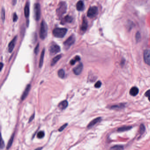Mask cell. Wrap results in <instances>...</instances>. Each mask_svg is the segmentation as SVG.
<instances>
[{
	"label": "cell",
	"instance_id": "1",
	"mask_svg": "<svg viewBox=\"0 0 150 150\" xmlns=\"http://www.w3.org/2000/svg\"><path fill=\"white\" fill-rule=\"evenodd\" d=\"M67 9V5L65 2H61L59 3L56 10L57 15L58 17H61L62 15L66 12Z\"/></svg>",
	"mask_w": 150,
	"mask_h": 150
},
{
	"label": "cell",
	"instance_id": "2",
	"mask_svg": "<svg viewBox=\"0 0 150 150\" xmlns=\"http://www.w3.org/2000/svg\"><path fill=\"white\" fill-rule=\"evenodd\" d=\"M67 30L65 28H56L53 30V35L57 38H63L66 34Z\"/></svg>",
	"mask_w": 150,
	"mask_h": 150
},
{
	"label": "cell",
	"instance_id": "3",
	"mask_svg": "<svg viewBox=\"0 0 150 150\" xmlns=\"http://www.w3.org/2000/svg\"><path fill=\"white\" fill-rule=\"evenodd\" d=\"M48 33V27L44 21H42L41 24L40 30L39 35L40 38L42 40H44L47 37Z\"/></svg>",
	"mask_w": 150,
	"mask_h": 150
},
{
	"label": "cell",
	"instance_id": "4",
	"mask_svg": "<svg viewBox=\"0 0 150 150\" xmlns=\"http://www.w3.org/2000/svg\"><path fill=\"white\" fill-rule=\"evenodd\" d=\"M98 12V7L96 6H93L89 7L87 12V16L89 18H93L97 15Z\"/></svg>",
	"mask_w": 150,
	"mask_h": 150
},
{
	"label": "cell",
	"instance_id": "5",
	"mask_svg": "<svg viewBox=\"0 0 150 150\" xmlns=\"http://www.w3.org/2000/svg\"><path fill=\"white\" fill-rule=\"evenodd\" d=\"M75 41V37L74 36V35H73L71 36L64 43L65 49H69V48L71 47L72 44H74Z\"/></svg>",
	"mask_w": 150,
	"mask_h": 150
},
{
	"label": "cell",
	"instance_id": "6",
	"mask_svg": "<svg viewBox=\"0 0 150 150\" xmlns=\"http://www.w3.org/2000/svg\"><path fill=\"white\" fill-rule=\"evenodd\" d=\"M34 12L35 20L38 21L40 20L41 17V7L39 4L37 3L35 4L34 7Z\"/></svg>",
	"mask_w": 150,
	"mask_h": 150
},
{
	"label": "cell",
	"instance_id": "7",
	"mask_svg": "<svg viewBox=\"0 0 150 150\" xmlns=\"http://www.w3.org/2000/svg\"><path fill=\"white\" fill-rule=\"evenodd\" d=\"M143 59L145 63L150 66V50H145L143 53Z\"/></svg>",
	"mask_w": 150,
	"mask_h": 150
},
{
	"label": "cell",
	"instance_id": "8",
	"mask_svg": "<svg viewBox=\"0 0 150 150\" xmlns=\"http://www.w3.org/2000/svg\"><path fill=\"white\" fill-rule=\"evenodd\" d=\"M49 51L51 54L54 55L59 52L60 51V48L57 44H52L50 48Z\"/></svg>",
	"mask_w": 150,
	"mask_h": 150
},
{
	"label": "cell",
	"instance_id": "9",
	"mask_svg": "<svg viewBox=\"0 0 150 150\" xmlns=\"http://www.w3.org/2000/svg\"><path fill=\"white\" fill-rule=\"evenodd\" d=\"M83 65L82 63H80L78 65V66H76L75 68L73 69V71L74 74H76L77 75H79L81 74V72L83 70Z\"/></svg>",
	"mask_w": 150,
	"mask_h": 150
},
{
	"label": "cell",
	"instance_id": "10",
	"mask_svg": "<svg viewBox=\"0 0 150 150\" xmlns=\"http://www.w3.org/2000/svg\"><path fill=\"white\" fill-rule=\"evenodd\" d=\"M17 40V36L15 37L11 41V42L9 43V44H8V52H12V51L13 50V49L15 47V44L16 43V41Z\"/></svg>",
	"mask_w": 150,
	"mask_h": 150
},
{
	"label": "cell",
	"instance_id": "11",
	"mask_svg": "<svg viewBox=\"0 0 150 150\" xmlns=\"http://www.w3.org/2000/svg\"><path fill=\"white\" fill-rule=\"evenodd\" d=\"M30 88H31L30 85H28L27 87H26L24 92L23 93L22 96H21V99H22V100H23L27 97L28 95V93H29L30 92Z\"/></svg>",
	"mask_w": 150,
	"mask_h": 150
},
{
	"label": "cell",
	"instance_id": "12",
	"mask_svg": "<svg viewBox=\"0 0 150 150\" xmlns=\"http://www.w3.org/2000/svg\"><path fill=\"white\" fill-rule=\"evenodd\" d=\"M73 21V18L69 15H66L63 18L61 21V23L65 24L67 23H71Z\"/></svg>",
	"mask_w": 150,
	"mask_h": 150
},
{
	"label": "cell",
	"instance_id": "13",
	"mask_svg": "<svg viewBox=\"0 0 150 150\" xmlns=\"http://www.w3.org/2000/svg\"><path fill=\"white\" fill-rule=\"evenodd\" d=\"M88 22L87 20L86 19V18L84 17L83 19L82 22L81 24V31L85 32L86 31L87 28H88Z\"/></svg>",
	"mask_w": 150,
	"mask_h": 150
},
{
	"label": "cell",
	"instance_id": "14",
	"mask_svg": "<svg viewBox=\"0 0 150 150\" xmlns=\"http://www.w3.org/2000/svg\"><path fill=\"white\" fill-rule=\"evenodd\" d=\"M101 121V118L99 117L97 118H95L90 123H89L88 125V128H90L93 127L94 125H95L97 123L100 122Z\"/></svg>",
	"mask_w": 150,
	"mask_h": 150
},
{
	"label": "cell",
	"instance_id": "15",
	"mask_svg": "<svg viewBox=\"0 0 150 150\" xmlns=\"http://www.w3.org/2000/svg\"><path fill=\"white\" fill-rule=\"evenodd\" d=\"M76 8L79 11H82L84 10L85 5L83 1L80 0L76 4Z\"/></svg>",
	"mask_w": 150,
	"mask_h": 150
},
{
	"label": "cell",
	"instance_id": "16",
	"mask_svg": "<svg viewBox=\"0 0 150 150\" xmlns=\"http://www.w3.org/2000/svg\"><path fill=\"white\" fill-rule=\"evenodd\" d=\"M139 89L136 87H133L130 90L129 93L131 96H136L139 93Z\"/></svg>",
	"mask_w": 150,
	"mask_h": 150
},
{
	"label": "cell",
	"instance_id": "17",
	"mask_svg": "<svg viewBox=\"0 0 150 150\" xmlns=\"http://www.w3.org/2000/svg\"><path fill=\"white\" fill-rule=\"evenodd\" d=\"M68 102L66 100H64V101H62L59 104V107L61 110L65 109L68 106Z\"/></svg>",
	"mask_w": 150,
	"mask_h": 150
},
{
	"label": "cell",
	"instance_id": "18",
	"mask_svg": "<svg viewBox=\"0 0 150 150\" xmlns=\"http://www.w3.org/2000/svg\"><path fill=\"white\" fill-rule=\"evenodd\" d=\"M30 14V7L29 3H27L24 7V15L25 17L28 18Z\"/></svg>",
	"mask_w": 150,
	"mask_h": 150
},
{
	"label": "cell",
	"instance_id": "19",
	"mask_svg": "<svg viewBox=\"0 0 150 150\" xmlns=\"http://www.w3.org/2000/svg\"><path fill=\"white\" fill-rule=\"evenodd\" d=\"M44 52L45 50L44 49H43L42 50V53L41 55V57H40V59L39 64V66L40 68H41L43 66V61H44Z\"/></svg>",
	"mask_w": 150,
	"mask_h": 150
},
{
	"label": "cell",
	"instance_id": "20",
	"mask_svg": "<svg viewBox=\"0 0 150 150\" xmlns=\"http://www.w3.org/2000/svg\"><path fill=\"white\" fill-rule=\"evenodd\" d=\"M61 57L62 56L61 55H59L57 56L56 57H55L52 60L51 63V65L52 66H54V65L56 64L57 62L58 61L59 59H61Z\"/></svg>",
	"mask_w": 150,
	"mask_h": 150
},
{
	"label": "cell",
	"instance_id": "21",
	"mask_svg": "<svg viewBox=\"0 0 150 150\" xmlns=\"http://www.w3.org/2000/svg\"><path fill=\"white\" fill-rule=\"evenodd\" d=\"M132 128V126H123L122 127L118 128V132H124V131H126L130 130Z\"/></svg>",
	"mask_w": 150,
	"mask_h": 150
},
{
	"label": "cell",
	"instance_id": "22",
	"mask_svg": "<svg viewBox=\"0 0 150 150\" xmlns=\"http://www.w3.org/2000/svg\"><path fill=\"white\" fill-rule=\"evenodd\" d=\"M58 75L61 79H64L65 77V72L63 69H60L58 72Z\"/></svg>",
	"mask_w": 150,
	"mask_h": 150
},
{
	"label": "cell",
	"instance_id": "23",
	"mask_svg": "<svg viewBox=\"0 0 150 150\" xmlns=\"http://www.w3.org/2000/svg\"><path fill=\"white\" fill-rule=\"evenodd\" d=\"M14 137V135H13L12 136V137L10 138L9 140L8 141V143H7V149H9V148L11 147V146H12V143L13 142Z\"/></svg>",
	"mask_w": 150,
	"mask_h": 150
},
{
	"label": "cell",
	"instance_id": "24",
	"mask_svg": "<svg viewBox=\"0 0 150 150\" xmlns=\"http://www.w3.org/2000/svg\"><path fill=\"white\" fill-rule=\"evenodd\" d=\"M80 59H81V58L79 56H76V57H75V58H74V59H72L70 61V64L72 65H73L74 64H75L76 62L80 61Z\"/></svg>",
	"mask_w": 150,
	"mask_h": 150
},
{
	"label": "cell",
	"instance_id": "25",
	"mask_svg": "<svg viewBox=\"0 0 150 150\" xmlns=\"http://www.w3.org/2000/svg\"><path fill=\"white\" fill-rule=\"evenodd\" d=\"M5 10L4 7H2V8L1 9V19L2 20V21L3 22H4L5 20Z\"/></svg>",
	"mask_w": 150,
	"mask_h": 150
},
{
	"label": "cell",
	"instance_id": "26",
	"mask_svg": "<svg viewBox=\"0 0 150 150\" xmlns=\"http://www.w3.org/2000/svg\"><path fill=\"white\" fill-rule=\"evenodd\" d=\"M125 105L123 104H119L118 105H114V106H112L111 107V109H121V108H123L124 107Z\"/></svg>",
	"mask_w": 150,
	"mask_h": 150
},
{
	"label": "cell",
	"instance_id": "27",
	"mask_svg": "<svg viewBox=\"0 0 150 150\" xmlns=\"http://www.w3.org/2000/svg\"><path fill=\"white\" fill-rule=\"evenodd\" d=\"M44 133L43 131H40L37 134V137L39 139H42L44 137Z\"/></svg>",
	"mask_w": 150,
	"mask_h": 150
},
{
	"label": "cell",
	"instance_id": "28",
	"mask_svg": "<svg viewBox=\"0 0 150 150\" xmlns=\"http://www.w3.org/2000/svg\"><path fill=\"white\" fill-rule=\"evenodd\" d=\"M145 127L143 125L141 124L140 126V133L141 134H143L144 132H145Z\"/></svg>",
	"mask_w": 150,
	"mask_h": 150
},
{
	"label": "cell",
	"instance_id": "29",
	"mask_svg": "<svg viewBox=\"0 0 150 150\" xmlns=\"http://www.w3.org/2000/svg\"><path fill=\"white\" fill-rule=\"evenodd\" d=\"M111 149L112 150H121V149H123V147L121 146L117 145V146H114L112 148H111Z\"/></svg>",
	"mask_w": 150,
	"mask_h": 150
},
{
	"label": "cell",
	"instance_id": "30",
	"mask_svg": "<svg viewBox=\"0 0 150 150\" xmlns=\"http://www.w3.org/2000/svg\"><path fill=\"white\" fill-rule=\"evenodd\" d=\"M136 41L137 42L140 41V40L141 39V35H140V33L139 32H137L136 35Z\"/></svg>",
	"mask_w": 150,
	"mask_h": 150
},
{
	"label": "cell",
	"instance_id": "31",
	"mask_svg": "<svg viewBox=\"0 0 150 150\" xmlns=\"http://www.w3.org/2000/svg\"><path fill=\"white\" fill-rule=\"evenodd\" d=\"M39 50V44H37L36 47L35 48V54L37 55L38 54Z\"/></svg>",
	"mask_w": 150,
	"mask_h": 150
},
{
	"label": "cell",
	"instance_id": "32",
	"mask_svg": "<svg viewBox=\"0 0 150 150\" xmlns=\"http://www.w3.org/2000/svg\"><path fill=\"white\" fill-rule=\"evenodd\" d=\"M102 83L100 81H98L95 85V87L96 88H99L101 87Z\"/></svg>",
	"mask_w": 150,
	"mask_h": 150
},
{
	"label": "cell",
	"instance_id": "33",
	"mask_svg": "<svg viewBox=\"0 0 150 150\" xmlns=\"http://www.w3.org/2000/svg\"><path fill=\"white\" fill-rule=\"evenodd\" d=\"M145 96L147 97H148V99L149 100L150 102V89L148 90V91H147L146 92L145 94Z\"/></svg>",
	"mask_w": 150,
	"mask_h": 150
},
{
	"label": "cell",
	"instance_id": "34",
	"mask_svg": "<svg viewBox=\"0 0 150 150\" xmlns=\"http://www.w3.org/2000/svg\"><path fill=\"white\" fill-rule=\"evenodd\" d=\"M67 126V124H65L63 126H62L59 129V131L62 132V131L64 130V129L66 128Z\"/></svg>",
	"mask_w": 150,
	"mask_h": 150
},
{
	"label": "cell",
	"instance_id": "35",
	"mask_svg": "<svg viewBox=\"0 0 150 150\" xmlns=\"http://www.w3.org/2000/svg\"><path fill=\"white\" fill-rule=\"evenodd\" d=\"M18 20V16L16 13H15L13 15V22H16Z\"/></svg>",
	"mask_w": 150,
	"mask_h": 150
},
{
	"label": "cell",
	"instance_id": "36",
	"mask_svg": "<svg viewBox=\"0 0 150 150\" xmlns=\"http://www.w3.org/2000/svg\"><path fill=\"white\" fill-rule=\"evenodd\" d=\"M5 147V143L4 142L3 140L2 139H1V142H0V149H3Z\"/></svg>",
	"mask_w": 150,
	"mask_h": 150
},
{
	"label": "cell",
	"instance_id": "37",
	"mask_svg": "<svg viewBox=\"0 0 150 150\" xmlns=\"http://www.w3.org/2000/svg\"><path fill=\"white\" fill-rule=\"evenodd\" d=\"M35 114H34L31 116V117L30 118L29 121V122H30L34 119V118H35Z\"/></svg>",
	"mask_w": 150,
	"mask_h": 150
},
{
	"label": "cell",
	"instance_id": "38",
	"mask_svg": "<svg viewBox=\"0 0 150 150\" xmlns=\"http://www.w3.org/2000/svg\"><path fill=\"white\" fill-rule=\"evenodd\" d=\"M16 1H17V0H12V5H15V4L16 3Z\"/></svg>",
	"mask_w": 150,
	"mask_h": 150
},
{
	"label": "cell",
	"instance_id": "39",
	"mask_svg": "<svg viewBox=\"0 0 150 150\" xmlns=\"http://www.w3.org/2000/svg\"><path fill=\"white\" fill-rule=\"evenodd\" d=\"M3 66H4V64H3L2 63H0V66H1V67H0V71L2 70Z\"/></svg>",
	"mask_w": 150,
	"mask_h": 150
}]
</instances>
